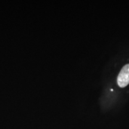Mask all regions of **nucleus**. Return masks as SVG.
<instances>
[{
    "instance_id": "nucleus-1",
    "label": "nucleus",
    "mask_w": 129,
    "mask_h": 129,
    "mask_svg": "<svg viewBox=\"0 0 129 129\" xmlns=\"http://www.w3.org/2000/svg\"><path fill=\"white\" fill-rule=\"evenodd\" d=\"M117 84L121 88H124L129 84V64L122 67L117 77Z\"/></svg>"
}]
</instances>
